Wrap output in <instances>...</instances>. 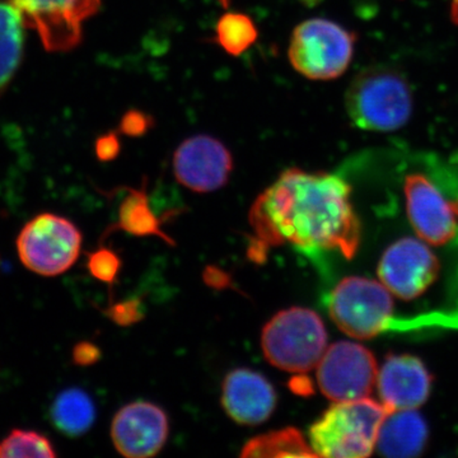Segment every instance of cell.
Returning a JSON list of instances; mask_svg holds the SVG:
<instances>
[{"label": "cell", "mask_w": 458, "mask_h": 458, "mask_svg": "<svg viewBox=\"0 0 458 458\" xmlns=\"http://www.w3.org/2000/svg\"><path fill=\"white\" fill-rule=\"evenodd\" d=\"M388 411L369 397L339 401L310 428V445L318 457H369Z\"/></svg>", "instance_id": "2"}, {"label": "cell", "mask_w": 458, "mask_h": 458, "mask_svg": "<svg viewBox=\"0 0 458 458\" xmlns=\"http://www.w3.org/2000/svg\"><path fill=\"white\" fill-rule=\"evenodd\" d=\"M57 454L49 437L36 430L13 429L0 439V458H54Z\"/></svg>", "instance_id": "21"}, {"label": "cell", "mask_w": 458, "mask_h": 458, "mask_svg": "<svg viewBox=\"0 0 458 458\" xmlns=\"http://www.w3.org/2000/svg\"><path fill=\"white\" fill-rule=\"evenodd\" d=\"M123 129H125V131L129 132V134H132V132L135 131H141L144 129L143 116L138 114V119L132 120L131 114H128V116L125 117V120H123Z\"/></svg>", "instance_id": "25"}, {"label": "cell", "mask_w": 458, "mask_h": 458, "mask_svg": "<svg viewBox=\"0 0 458 458\" xmlns=\"http://www.w3.org/2000/svg\"><path fill=\"white\" fill-rule=\"evenodd\" d=\"M345 105L352 123L361 131H394L411 116V89L393 69L369 68L349 86Z\"/></svg>", "instance_id": "3"}, {"label": "cell", "mask_w": 458, "mask_h": 458, "mask_svg": "<svg viewBox=\"0 0 458 458\" xmlns=\"http://www.w3.org/2000/svg\"><path fill=\"white\" fill-rule=\"evenodd\" d=\"M222 403L225 412L243 426H258L273 414L276 394L260 373L247 369L232 370L223 382Z\"/></svg>", "instance_id": "15"}, {"label": "cell", "mask_w": 458, "mask_h": 458, "mask_svg": "<svg viewBox=\"0 0 458 458\" xmlns=\"http://www.w3.org/2000/svg\"><path fill=\"white\" fill-rule=\"evenodd\" d=\"M452 20L458 23V0H452Z\"/></svg>", "instance_id": "26"}, {"label": "cell", "mask_w": 458, "mask_h": 458, "mask_svg": "<svg viewBox=\"0 0 458 458\" xmlns=\"http://www.w3.org/2000/svg\"><path fill=\"white\" fill-rule=\"evenodd\" d=\"M316 369L319 390L335 403L369 397L378 376L372 352L352 342L328 346Z\"/></svg>", "instance_id": "9"}, {"label": "cell", "mask_w": 458, "mask_h": 458, "mask_svg": "<svg viewBox=\"0 0 458 458\" xmlns=\"http://www.w3.org/2000/svg\"><path fill=\"white\" fill-rule=\"evenodd\" d=\"M354 45V33L339 23L312 18L300 23L292 33L289 62L307 80H335L351 65Z\"/></svg>", "instance_id": "5"}, {"label": "cell", "mask_w": 458, "mask_h": 458, "mask_svg": "<svg viewBox=\"0 0 458 458\" xmlns=\"http://www.w3.org/2000/svg\"><path fill=\"white\" fill-rule=\"evenodd\" d=\"M328 312L346 335L372 339L384 333L393 319V294L376 280L349 276L331 293Z\"/></svg>", "instance_id": "7"}, {"label": "cell", "mask_w": 458, "mask_h": 458, "mask_svg": "<svg viewBox=\"0 0 458 458\" xmlns=\"http://www.w3.org/2000/svg\"><path fill=\"white\" fill-rule=\"evenodd\" d=\"M50 420L57 432L68 438H78L95 423V403L82 388H66L51 403Z\"/></svg>", "instance_id": "17"}, {"label": "cell", "mask_w": 458, "mask_h": 458, "mask_svg": "<svg viewBox=\"0 0 458 458\" xmlns=\"http://www.w3.org/2000/svg\"><path fill=\"white\" fill-rule=\"evenodd\" d=\"M219 2H221V4L223 5V7L228 8L229 3H231V0H219Z\"/></svg>", "instance_id": "27"}, {"label": "cell", "mask_w": 458, "mask_h": 458, "mask_svg": "<svg viewBox=\"0 0 458 458\" xmlns=\"http://www.w3.org/2000/svg\"><path fill=\"white\" fill-rule=\"evenodd\" d=\"M233 158L221 140L195 135L180 144L174 155V174L191 191L213 192L228 182Z\"/></svg>", "instance_id": "11"}, {"label": "cell", "mask_w": 458, "mask_h": 458, "mask_svg": "<svg viewBox=\"0 0 458 458\" xmlns=\"http://www.w3.org/2000/svg\"><path fill=\"white\" fill-rule=\"evenodd\" d=\"M87 267L95 278L111 284L119 271L120 260L110 250L99 249L98 251L89 255Z\"/></svg>", "instance_id": "23"}, {"label": "cell", "mask_w": 458, "mask_h": 458, "mask_svg": "<svg viewBox=\"0 0 458 458\" xmlns=\"http://www.w3.org/2000/svg\"><path fill=\"white\" fill-rule=\"evenodd\" d=\"M403 192L410 223L424 242L442 246L456 237L458 201L447 200L432 181L421 174L406 177Z\"/></svg>", "instance_id": "12"}, {"label": "cell", "mask_w": 458, "mask_h": 458, "mask_svg": "<svg viewBox=\"0 0 458 458\" xmlns=\"http://www.w3.org/2000/svg\"><path fill=\"white\" fill-rule=\"evenodd\" d=\"M428 427L415 410H390L386 415L376 448L386 457H417L426 448Z\"/></svg>", "instance_id": "16"}, {"label": "cell", "mask_w": 458, "mask_h": 458, "mask_svg": "<svg viewBox=\"0 0 458 458\" xmlns=\"http://www.w3.org/2000/svg\"><path fill=\"white\" fill-rule=\"evenodd\" d=\"M242 457H318L302 433L285 428L256 437L246 443Z\"/></svg>", "instance_id": "19"}, {"label": "cell", "mask_w": 458, "mask_h": 458, "mask_svg": "<svg viewBox=\"0 0 458 458\" xmlns=\"http://www.w3.org/2000/svg\"><path fill=\"white\" fill-rule=\"evenodd\" d=\"M82 233L73 222L53 213L33 216L16 240L18 258L38 276H62L78 260Z\"/></svg>", "instance_id": "6"}, {"label": "cell", "mask_w": 458, "mask_h": 458, "mask_svg": "<svg viewBox=\"0 0 458 458\" xmlns=\"http://www.w3.org/2000/svg\"><path fill=\"white\" fill-rule=\"evenodd\" d=\"M120 225L131 233H159L155 216L148 207L146 195L134 191L125 199L120 210Z\"/></svg>", "instance_id": "22"}, {"label": "cell", "mask_w": 458, "mask_h": 458, "mask_svg": "<svg viewBox=\"0 0 458 458\" xmlns=\"http://www.w3.org/2000/svg\"><path fill=\"white\" fill-rule=\"evenodd\" d=\"M346 181L327 172L289 168L256 199L250 210L259 249L292 245L304 251L335 250L352 259L360 242V225Z\"/></svg>", "instance_id": "1"}, {"label": "cell", "mask_w": 458, "mask_h": 458, "mask_svg": "<svg viewBox=\"0 0 458 458\" xmlns=\"http://www.w3.org/2000/svg\"><path fill=\"white\" fill-rule=\"evenodd\" d=\"M27 29L38 33L45 49L66 53L81 44L83 25L98 13L102 0H12Z\"/></svg>", "instance_id": "8"}, {"label": "cell", "mask_w": 458, "mask_h": 458, "mask_svg": "<svg viewBox=\"0 0 458 458\" xmlns=\"http://www.w3.org/2000/svg\"><path fill=\"white\" fill-rule=\"evenodd\" d=\"M261 348L271 366L307 373L318 367L327 352V327L312 310L292 307L276 313L262 328Z\"/></svg>", "instance_id": "4"}, {"label": "cell", "mask_w": 458, "mask_h": 458, "mask_svg": "<svg viewBox=\"0 0 458 458\" xmlns=\"http://www.w3.org/2000/svg\"><path fill=\"white\" fill-rule=\"evenodd\" d=\"M73 361L78 366H90V364L96 363L101 357V352L98 346L93 345L90 343H80L74 346L73 352Z\"/></svg>", "instance_id": "24"}, {"label": "cell", "mask_w": 458, "mask_h": 458, "mask_svg": "<svg viewBox=\"0 0 458 458\" xmlns=\"http://www.w3.org/2000/svg\"><path fill=\"white\" fill-rule=\"evenodd\" d=\"M377 390L388 410H417L428 400L432 376L412 355H388L377 376Z\"/></svg>", "instance_id": "14"}, {"label": "cell", "mask_w": 458, "mask_h": 458, "mask_svg": "<svg viewBox=\"0 0 458 458\" xmlns=\"http://www.w3.org/2000/svg\"><path fill=\"white\" fill-rule=\"evenodd\" d=\"M167 437V415L159 406L146 401L123 406L111 424L114 448L129 458L155 456L164 448Z\"/></svg>", "instance_id": "13"}, {"label": "cell", "mask_w": 458, "mask_h": 458, "mask_svg": "<svg viewBox=\"0 0 458 458\" xmlns=\"http://www.w3.org/2000/svg\"><path fill=\"white\" fill-rule=\"evenodd\" d=\"M439 267L438 259L423 241L406 237L386 250L379 261L378 276L391 294L412 301L434 284Z\"/></svg>", "instance_id": "10"}, {"label": "cell", "mask_w": 458, "mask_h": 458, "mask_svg": "<svg viewBox=\"0 0 458 458\" xmlns=\"http://www.w3.org/2000/svg\"><path fill=\"white\" fill-rule=\"evenodd\" d=\"M25 21L13 2L0 0V92L17 73L22 60Z\"/></svg>", "instance_id": "18"}, {"label": "cell", "mask_w": 458, "mask_h": 458, "mask_svg": "<svg viewBox=\"0 0 458 458\" xmlns=\"http://www.w3.org/2000/svg\"><path fill=\"white\" fill-rule=\"evenodd\" d=\"M258 29L242 13H225L216 25V40L231 55L238 56L255 44Z\"/></svg>", "instance_id": "20"}]
</instances>
